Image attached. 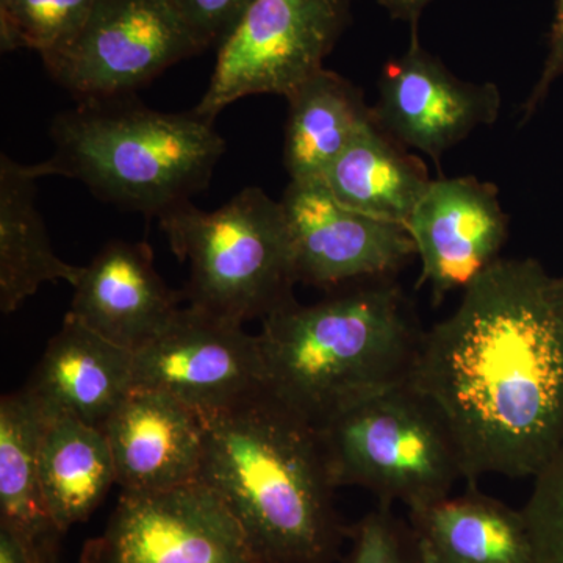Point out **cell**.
<instances>
[{
  "label": "cell",
  "mask_w": 563,
  "mask_h": 563,
  "mask_svg": "<svg viewBox=\"0 0 563 563\" xmlns=\"http://www.w3.org/2000/svg\"><path fill=\"white\" fill-rule=\"evenodd\" d=\"M410 384L439 410L465 479H536L563 444V309L536 258H499L424 331Z\"/></svg>",
  "instance_id": "cell-1"
},
{
  "label": "cell",
  "mask_w": 563,
  "mask_h": 563,
  "mask_svg": "<svg viewBox=\"0 0 563 563\" xmlns=\"http://www.w3.org/2000/svg\"><path fill=\"white\" fill-rule=\"evenodd\" d=\"M199 483L228 506L265 563H340L350 537L317 429L268 393L201 415Z\"/></svg>",
  "instance_id": "cell-2"
},
{
  "label": "cell",
  "mask_w": 563,
  "mask_h": 563,
  "mask_svg": "<svg viewBox=\"0 0 563 563\" xmlns=\"http://www.w3.org/2000/svg\"><path fill=\"white\" fill-rule=\"evenodd\" d=\"M292 301L263 320L266 393L314 429L377 393L409 383L422 342L412 302L396 279Z\"/></svg>",
  "instance_id": "cell-3"
},
{
  "label": "cell",
  "mask_w": 563,
  "mask_h": 563,
  "mask_svg": "<svg viewBox=\"0 0 563 563\" xmlns=\"http://www.w3.org/2000/svg\"><path fill=\"white\" fill-rule=\"evenodd\" d=\"M214 121L168 113L132 96L77 102L51 125L49 176L81 181L103 202L157 218L209 187L225 152Z\"/></svg>",
  "instance_id": "cell-4"
},
{
  "label": "cell",
  "mask_w": 563,
  "mask_h": 563,
  "mask_svg": "<svg viewBox=\"0 0 563 563\" xmlns=\"http://www.w3.org/2000/svg\"><path fill=\"white\" fill-rule=\"evenodd\" d=\"M158 222L176 257L190 266L188 306L244 324L296 301L284 210L262 188H244L213 211L187 202Z\"/></svg>",
  "instance_id": "cell-5"
},
{
  "label": "cell",
  "mask_w": 563,
  "mask_h": 563,
  "mask_svg": "<svg viewBox=\"0 0 563 563\" xmlns=\"http://www.w3.org/2000/svg\"><path fill=\"white\" fill-rule=\"evenodd\" d=\"M317 431L335 487L366 488L380 504L417 509L465 479L450 426L410 383L354 404Z\"/></svg>",
  "instance_id": "cell-6"
},
{
  "label": "cell",
  "mask_w": 563,
  "mask_h": 563,
  "mask_svg": "<svg viewBox=\"0 0 563 563\" xmlns=\"http://www.w3.org/2000/svg\"><path fill=\"white\" fill-rule=\"evenodd\" d=\"M347 22L350 0H255L220 44L196 113L214 121L250 96L290 98L324 68Z\"/></svg>",
  "instance_id": "cell-7"
},
{
  "label": "cell",
  "mask_w": 563,
  "mask_h": 563,
  "mask_svg": "<svg viewBox=\"0 0 563 563\" xmlns=\"http://www.w3.org/2000/svg\"><path fill=\"white\" fill-rule=\"evenodd\" d=\"M203 51L169 0H96L65 46L41 55L77 102L124 98Z\"/></svg>",
  "instance_id": "cell-8"
},
{
  "label": "cell",
  "mask_w": 563,
  "mask_h": 563,
  "mask_svg": "<svg viewBox=\"0 0 563 563\" xmlns=\"http://www.w3.org/2000/svg\"><path fill=\"white\" fill-rule=\"evenodd\" d=\"M84 563H265L220 496L202 483L122 492Z\"/></svg>",
  "instance_id": "cell-9"
},
{
  "label": "cell",
  "mask_w": 563,
  "mask_h": 563,
  "mask_svg": "<svg viewBox=\"0 0 563 563\" xmlns=\"http://www.w3.org/2000/svg\"><path fill=\"white\" fill-rule=\"evenodd\" d=\"M243 325L191 306L177 310L133 352V387L168 393L199 415L258 398L266 393L261 344Z\"/></svg>",
  "instance_id": "cell-10"
},
{
  "label": "cell",
  "mask_w": 563,
  "mask_h": 563,
  "mask_svg": "<svg viewBox=\"0 0 563 563\" xmlns=\"http://www.w3.org/2000/svg\"><path fill=\"white\" fill-rule=\"evenodd\" d=\"M279 201L298 284L332 291L396 279L417 257L406 225L350 209L322 179L290 180Z\"/></svg>",
  "instance_id": "cell-11"
},
{
  "label": "cell",
  "mask_w": 563,
  "mask_h": 563,
  "mask_svg": "<svg viewBox=\"0 0 563 563\" xmlns=\"http://www.w3.org/2000/svg\"><path fill=\"white\" fill-rule=\"evenodd\" d=\"M417 27L412 25L410 46L401 57L384 66L373 117L404 147L439 165L476 129L495 124L503 98L492 81L476 84L454 76L421 46Z\"/></svg>",
  "instance_id": "cell-12"
},
{
  "label": "cell",
  "mask_w": 563,
  "mask_h": 563,
  "mask_svg": "<svg viewBox=\"0 0 563 563\" xmlns=\"http://www.w3.org/2000/svg\"><path fill=\"white\" fill-rule=\"evenodd\" d=\"M421 261L418 285L440 303L465 290L499 261L509 239V217L490 181L474 176L432 179L406 224Z\"/></svg>",
  "instance_id": "cell-13"
},
{
  "label": "cell",
  "mask_w": 563,
  "mask_h": 563,
  "mask_svg": "<svg viewBox=\"0 0 563 563\" xmlns=\"http://www.w3.org/2000/svg\"><path fill=\"white\" fill-rule=\"evenodd\" d=\"M102 431L122 492L198 483L206 448L202 417L168 393L133 387Z\"/></svg>",
  "instance_id": "cell-14"
},
{
  "label": "cell",
  "mask_w": 563,
  "mask_h": 563,
  "mask_svg": "<svg viewBox=\"0 0 563 563\" xmlns=\"http://www.w3.org/2000/svg\"><path fill=\"white\" fill-rule=\"evenodd\" d=\"M180 298L155 269L150 244L114 240L84 266L66 314L135 352L168 325Z\"/></svg>",
  "instance_id": "cell-15"
},
{
  "label": "cell",
  "mask_w": 563,
  "mask_h": 563,
  "mask_svg": "<svg viewBox=\"0 0 563 563\" xmlns=\"http://www.w3.org/2000/svg\"><path fill=\"white\" fill-rule=\"evenodd\" d=\"M24 388L47 415L102 429L133 388V352L66 314Z\"/></svg>",
  "instance_id": "cell-16"
},
{
  "label": "cell",
  "mask_w": 563,
  "mask_h": 563,
  "mask_svg": "<svg viewBox=\"0 0 563 563\" xmlns=\"http://www.w3.org/2000/svg\"><path fill=\"white\" fill-rule=\"evenodd\" d=\"M422 563H533L525 510L468 490L410 510Z\"/></svg>",
  "instance_id": "cell-17"
},
{
  "label": "cell",
  "mask_w": 563,
  "mask_h": 563,
  "mask_svg": "<svg viewBox=\"0 0 563 563\" xmlns=\"http://www.w3.org/2000/svg\"><path fill=\"white\" fill-rule=\"evenodd\" d=\"M49 176L44 162L25 165L0 155V310L10 314L44 284L76 287L84 266L55 254L36 207V184Z\"/></svg>",
  "instance_id": "cell-18"
},
{
  "label": "cell",
  "mask_w": 563,
  "mask_h": 563,
  "mask_svg": "<svg viewBox=\"0 0 563 563\" xmlns=\"http://www.w3.org/2000/svg\"><path fill=\"white\" fill-rule=\"evenodd\" d=\"M47 413L27 390L0 401V526L16 532L46 563H55L60 529L44 498L40 446Z\"/></svg>",
  "instance_id": "cell-19"
},
{
  "label": "cell",
  "mask_w": 563,
  "mask_h": 563,
  "mask_svg": "<svg viewBox=\"0 0 563 563\" xmlns=\"http://www.w3.org/2000/svg\"><path fill=\"white\" fill-rule=\"evenodd\" d=\"M321 179L350 209L402 225L432 181L424 162L376 121L358 133Z\"/></svg>",
  "instance_id": "cell-20"
},
{
  "label": "cell",
  "mask_w": 563,
  "mask_h": 563,
  "mask_svg": "<svg viewBox=\"0 0 563 563\" xmlns=\"http://www.w3.org/2000/svg\"><path fill=\"white\" fill-rule=\"evenodd\" d=\"M288 101L284 166L290 180L321 179L333 162L374 121L357 85L322 68Z\"/></svg>",
  "instance_id": "cell-21"
},
{
  "label": "cell",
  "mask_w": 563,
  "mask_h": 563,
  "mask_svg": "<svg viewBox=\"0 0 563 563\" xmlns=\"http://www.w3.org/2000/svg\"><path fill=\"white\" fill-rule=\"evenodd\" d=\"M40 477L62 533L88 520L117 484L106 433L76 418L47 415L40 446Z\"/></svg>",
  "instance_id": "cell-22"
},
{
  "label": "cell",
  "mask_w": 563,
  "mask_h": 563,
  "mask_svg": "<svg viewBox=\"0 0 563 563\" xmlns=\"http://www.w3.org/2000/svg\"><path fill=\"white\" fill-rule=\"evenodd\" d=\"M96 0H10L0 9L3 52L47 54L69 43L90 16Z\"/></svg>",
  "instance_id": "cell-23"
},
{
  "label": "cell",
  "mask_w": 563,
  "mask_h": 563,
  "mask_svg": "<svg viewBox=\"0 0 563 563\" xmlns=\"http://www.w3.org/2000/svg\"><path fill=\"white\" fill-rule=\"evenodd\" d=\"M350 553L340 563H422L412 528L380 504L350 531Z\"/></svg>",
  "instance_id": "cell-24"
},
{
  "label": "cell",
  "mask_w": 563,
  "mask_h": 563,
  "mask_svg": "<svg viewBox=\"0 0 563 563\" xmlns=\"http://www.w3.org/2000/svg\"><path fill=\"white\" fill-rule=\"evenodd\" d=\"M533 543V563H563V444L533 479L525 507Z\"/></svg>",
  "instance_id": "cell-25"
},
{
  "label": "cell",
  "mask_w": 563,
  "mask_h": 563,
  "mask_svg": "<svg viewBox=\"0 0 563 563\" xmlns=\"http://www.w3.org/2000/svg\"><path fill=\"white\" fill-rule=\"evenodd\" d=\"M203 49L231 35L255 0H169Z\"/></svg>",
  "instance_id": "cell-26"
},
{
  "label": "cell",
  "mask_w": 563,
  "mask_h": 563,
  "mask_svg": "<svg viewBox=\"0 0 563 563\" xmlns=\"http://www.w3.org/2000/svg\"><path fill=\"white\" fill-rule=\"evenodd\" d=\"M563 76V0H555L554 20L548 38V55L540 79L533 85L523 107V122L539 110L555 80Z\"/></svg>",
  "instance_id": "cell-27"
},
{
  "label": "cell",
  "mask_w": 563,
  "mask_h": 563,
  "mask_svg": "<svg viewBox=\"0 0 563 563\" xmlns=\"http://www.w3.org/2000/svg\"><path fill=\"white\" fill-rule=\"evenodd\" d=\"M0 563H46L16 532L0 526Z\"/></svg>",
  "instance_id": "cell-28"
},
{
  "label": "cell",
  "mask_w": 563,
  "mask_h": 563,
  "mask_svg": "<svg viewBox=\"0 0 563 563\" xmlns=\"http://www.w3.org/2000/svg\"><path fill=\"white\" fill-rule=\"evenodd\" d=\"M395 20L410 22L418 25L422 11L428 9L433 0H377Z\"/></svg>",
  "instance_id": "cell-29"
},
{
  "label": "cell",
  "mask_w": 563,
  "mask_h": 563,
  "mask_svg": "<svg viewBox=\"0 0 563 563\" xmlns=\"http://www.w3.org/2000/svg\"><path fill=\"white\" fill-rule=\"evenodd\" d=\"M554 292L555 298H558V301L559 303H561V307L563 309V276L554 277Z\"/></svg>",
  "instance_id": "cell-30"
},
{
  "label": "cell",
  "mask_w": 563,
  "mask_h": 563,
  "mask_svg": "<svg viewBox=\"0 0 563 563\" xmlns=\"http://www.w3.org/2000/svg\"><path fill=\"white\" fill-rule=\"evenodd\" d=\"M10 0H0V9H5L9 5Z\"/></svg>",
  "instance_id": "cell-31"
}]
</instances>
